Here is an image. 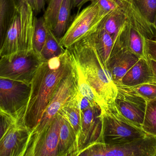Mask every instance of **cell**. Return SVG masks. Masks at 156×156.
<instances>
[{"instance_id": "obj_13", "label": "cell", "mask_w": 156, "mask_h": 156, "mask_svg": "<svg viewBox=\"0 0 156 156\" xmlns=\"http://www.w3.org/2000/svg\"><path fill=\"white\" fill-rule=\"evenodd\" d=\"M31 131L18 119L0 140V156H24Z\"/></svg>"}, {"instance_id": "obj_23", "label": "cell", "mask_w": 156, "mask_h": 156, "mask_svg": "<svg viewBox=\"0 0 156 156\" xmlns=\"http://www.w3.org/2000/svg\"><path fill=\"white\" fill-rule=\"evenodd\" d=\"M18 7L15 0H0V41L2 42Z\"/></svg>"}, {"instance_id": "obj_20", "label": "cell", "mask_w": 156, "mask_h": 156, "mask_svg": "<svg viewBox=\"0 0 156 156\" xmlns=\"http://www.w3.org/2000/svg\"><path fill=\"white\" fill-rule=\"evenodd\" d=\"M91 35L96 50L103 63L107 67V63L114 47V41L109 34L99 26Z\"/></svg>"}, {"instance_id": "obj_37", "label": "cell", "mask_w": 156, "mask_h": 156, "mask_svg": "<svg viewBox=\"0 0 156 156\" xmlns=\"http://www.w3.org/2000/svg\"><path fill=\"white\" fill-rule=\"evenodd\" d=\"M153 31L154 34V39L153 40H156V14L155 16V20L153 24Z\"/></svg>"}, {"instance_id": "obj_8", "label": "cell", "mask_w": 156, "mask_h": 156, "mask_svg": "<svg viewBox=\"0 0 156 156\" xmlns=\"http://www.w3.org/2000/svg\"><path fill=\"white\" fill-rule=\"evenodd\" d=\"M31 91V84L0 77V110L23 122Z\"/></svg>"}, {"instance_id": "obj_5", "label": "cell", "mask_w": 156, "mask_h": 156, "mask_svg": "<svg viewBox=\"0 0 156 156\" xmlns=\"http://www.w3.org/2000/svg\"><path fill=\"white\" fill-rule=\"evenodd\" d=\"M78 88V75L75 62L72 71L60 83L39 124L31 133L24 156H30L38 139L48 128L64 105L76 94Z\"/></svg>"}, {"instance_id": "obj_6", "label": "cell", "mask_w": 156, "mask_h": 156, "mask_svg": "<svg viewBox=\"0 0 156 156\" xmlns=\"http://www.w3.org/2000/svg\"><path fill=\"white\" fill-rule=\"evenodd\" d=\"M43 62L41 55L33 50L2 56L0 77L31 84Z\"/></svg>"}, {"instance_id": "obj_17", "label": "cell", "mask_w": 156, "mask_h": 156, "mask_svg": "<svg viewBox=\"0 0 156 156\" xmlns=\"http://www.w3.org/2000/svg\"><path fill=\"white\" fill-rule=\"evenodd\" d=\"M78 154L77 138L74 129L68 119L62 115L58 156H76Z\"/></svg>"}, {"instance_id": "obj_34", "label": "cell", "mask_w": 156, "mask_h": 156, "mask_svg": "<svg viewBox=\"0 0 156 156\" xmlns=\"http://www.w3.org/2000/svg\"><path fill=\"white\" fill-rule=\"evenodd\" d=\"M150 66L152 70V73H153V77H154V81L156 82V61L150 58H147Z\"/></svg>"}, {"instance_id": "obj_15", "label": "cell", "mask_w": 156, "mask_h": 156, "mask_svg": "<svg viewBox=\"0 0 156 156\" xmlns=\"http://www.w3.org/2000/svg\"><path fill=\"white\" fill-rule=\"evenodd\" d=\"M146 39L138 29L128 21L120 30L114 47L126 49L139 58L147 59L145 51Z\"/></svg>"}, {"instance_id": "obj_7", "label": "cell", "mask_w": 156, "mask_h": 156, "mask_svg": "<svg viewBox=\"0 0 156 156\" xmlns=\"http://www.w3.org/2000/svg\"><path fill=\"white\" fill-rule=\"evenodd\" d=\"M82 156H156V136L144 137L118 145L97 142L79 153Z\"/></svg>"}, {"instance_id": "obj_21", "label": "cell", "mask_w": 156, "mask_h": 156, "mask_svg": "<svg viewBox=\"0 0 156 156\" xmlns=\"http://www.w3.org/2000/svg\"><path fill=\"white\" fill-rule=\"evenodd\" d=\"M59 113L68 119L74 129L78 141L82 124V111L76 94L64 105Z\"/></svg>"}, {"instance_id": "obj_9", "label": "cell", "mask_w": 156, "mask_h": 156, "mask_svg": "<svg viewBox=\"0 0 156 156\" xmlns=\"http://www.w3.org/2000/svg\"><path fill=\"white\" fill-rule=\"evenodd\" d=\"M106 15L97 3L91 2L76 16L61 38V44L67 49L90 35L96 30Z\"/></svg>"}, {"instance_id": "obj_3", "label": "cell", "mask_w": 156, "mask_h": 156, "mask_svg": "<svg viewBox=\"0 0 156 156\" xmlns=\"http://www.w3.org/2000/svg\"><path fill=\"white\" fill-rule=\"evenodd\" d=\"M34 10L26 1L17 7L5 36L1 42L0 56L33 50Z\"/></svg>"}, {"instance_id": "obj_36", "label": "cell", "mask_w": 156, "mask_h": 156, "mask_svg": "<svg viewBox=\"0 0 156 156\" xmlns=\"http://www.w3.org/2000/svg\"><path fill=\"white\" fill-rule=\"evenodd\" d=\"M28 4L32 8L34 11L36 10V0H26Z\"/></svg>"}, {"instance_id": "obj_2", "label": "cell", "mask_w": 156, "mask_h": 156, "mask_svg": "<svg viewBox=\"0 0 156 156\" xmlns=\"http://www.w3.org/2000/svg\"><path fill=\"white\" fill-rule=\"evenodd\" d=\"M67 49L100 101L101 107L115 102L116 86L96 50L91 34Z\"/></svg>"}, {"instance_id": "obj_26", "label": "cell", "mask_w": 156, "mask_h": 156, "mask_svg": "<svg viewBox=\"0 0 156 156\" xmlns=\"http://www.w3.org/2000/svg\"><path fill=\"white\" fill-rule=\"evenodd\" d=\"M142 129L146 133L156 136V98L147 101Z\"/></svg>"}, {"instance_id": "obj_31", "label": "cell", "mask_w": 156, "mask_h": 156, "mask_svg": "<svg viewBox=\"0 0 156 156\" xmlns=\"http://www.w3.org/2000/svg\"><path fill=\"white\" fill-rule=\"evenodd\" d=\"M1 125H0V134L1 137L5 134L7 130L18 120L13 116L8 114L2 110H0Z\"/></svg>"}, {"instance_id": "obj_1", "label": "cell", "mask_w": 156, "mask_h": 156, "mask_svg": "<svg viewBox=\"0 0 156 156\" xmlns=\"http://www.w3.org/2000/svg\"><path fill=\"white\" fill-rule=\"evenodd\" d=\"M74 65L67 49L61 55L41 64L32 81L30 97L23 119L31 133L39 124L60 83Z\"/></svg>"}, {"instance_id": "obj_11", "label": "cell", "mask_w": 156, "mask_h": 156, "mask_svg": "<svg viewBox=\"0 0 156 156\" xmlns=\"http://www.w3.org/2000/svg\"><path fill=\"white\" fill-rule=\"evenodd\" d=\"M116 86L117 92L115 103L117 108L126 118L142 128L147 101L133 87L121 84Z\"/></svg>"}, {"instance_id": "obj_30", "label": "cell", "mask_w": 156, "mask_h": 156, "mask_svg": "<svg viewBox=\"0 0 156 156\" xmlns=\"http://www.w3.org/2000/svg\"><path fill=\"white\" fill-rule=\"evenodd\" d=\"M89 1L97 3L106 15L117 9L122 8L119 0H89Z\"/></svg>"}, {"instance_id": "obj_22", "label": "cell", "mask_w": 156, "mask_h": 156, "mask_svg": "<svg viewBox=\"0 0 156 156\" xmlns=\"http://www.w3.org/2000/svg\"><path fill=\"white\" fill-rule=\"evenodd\" d=\"M73 8L72 0H63L57 15V20L52 32L61 39L68 28L71 9Z\"/></svg>"}, {"instance_id": "obj_32", "label": "cell", "mask_w": 156, "mask_h": 156, "mask_svg": "<svg viewBox=\"0 0 156 156\" xmlns=\"http://www.w3.org/2000/svg\"><path fill=\"white\" fill-rule=\"evenodd\" d=\"M145 51L147 58L156 61V40L146 38Z\"/></svg>"}, {"instance_id": "obj_35", "label": "cell", "mask_w": 156, "mask_h": 156, "mask_svg": "<svg viewBox=\"0 0 156 156\" xmlns=\"http://www.w3.org/2000/svg\"><path fill=\"white\" fill-rule=\"evenodd\" d=\"M46 0H36V10L37 12H41L44 10Z\"/></svg>"}, {"instance_id": "obj_29", "label": "cell", "mask_w": 156, "mask_h": 156, "mask_svg": "<svg viewBox=\"0 0 156 156\" xmlns=\"http://www.w3.org/2000/svg\"><path fill=\"white\" fill-rule=\"evenodd\" d=\"M133 88L147 101L156 98V82L153 81L139 85Z\"/></svg>"}, {"instance_id": "obj_24", "label": "cell", "mask_w": 156, "mask_h": 156, "mask_svg": "<svg viewBox=\"0 0 156 156\" xmlns=\"http://www.w3.org/2000/svg\"><path fill=\"white\" fill-rule=\"evenodd\" d=\"M66 49L61 43V39L57 38L52 31L49 30L46 42L41 53L43 61H47L63 54Z\"/></svg>"}, {"instance_id": "obj_28", "label": "cell", "mask_w": 156, "mask_h": 156, "mask_svg": "<svg viewBox=\"0 0 156 156\" xmlns=\"http://www.w3.org/2000/svg\"><path fill=\"white\" fill-rule=\"evenodd\" d=\"M76 66L78 75V92L82 96L90 100L91 103L94 104H98L101 106V103L92 87L85 79L79 67L76 65Z\"/></svg>"}, {"instance_id": "obj_18", "label": "cell", "mask_w": 156, "mask_h": 156, "mask_svg": "<svg viewBox=\"0 0 156 156\" xmlns=\"http://www.w3.org/2000/svg\"><path fill=\"white\" fill-rule=\"evenodd\" d=\"M153 81V73L147 59L140 58L122 77L120 84L134 87Z\"/></svg>"}, {"instance_id": "obj_12", "label": "cell", "mask_w": 156, "mask_h": 156, "mask_svg": "<svg viewBox=\"0 0 156 156\" xmlns=\"http://www.w3.org/2000/svg\"><path fill=\"white\" fill-rule=\"evenodd\" d=\"M81 111L82 124L77 141L79 154L93 144L102 142V107L96 104Z\"/></svg>"}, {"instance_id": "obj_4", "label": "cell", "mask_w": 156, "mask_h": 156, "mask_svg": "<svg viewBox=\"0 0 156 156\" xmlns=\"http://www.w3.org/2000/svg\"><path fill=\"white\" fill-rule=\"evenodd\" d=\"M102 108L103 143L120 145L144 137L147 135L142 128L137 126L120 113L115 102L106 104Z\"/></svg>"}, {"instance_id": "obj_33", "label": "cell", "mask_w": 156, "mask_h": 156, "mask_svg": "<svg viewBox=\"0 0 156 156\" xmlns=\"http://www.w3.org/2000/svg\"><path fill=\"white\" fill-rule=\"evenodd\" d=\"M87 2H89V0H72L73 8H77L79 11L84 4Z\"/></svg>"}, {"instance_id": "obj_19", "label": "cell", "mask_w": 156, "mask_h": 156, "mask_svg": "<svg viewBox=\"0 0 156 156\" xmlns=\"http://www.w3.org/2000/svg\"><path fill=\"white\" fill-rule=\"evenodd\" d=\"M128 21L126 12L121 8L106 15L98 26L105 29L109 34L115 43L120 30Z\"/></svg>"}, {"instance_id": "obj_16", "label": "cell", "mask_w": 156, "mask_h": 156, "mask_svg": "<svg viewBox=\"0 0 156 156\" xmlns=\"http://www.w3.org/2000/svg\"><path fill=\"white\" fill-rule=\"evenodd\" d=\"M140 59L126 49L113 47L106 66L115 84L120 83L122 77Z\"/></svg>"}, {"instance_id": "obj_14", "label": "cell", "mask_w": 156, "mask_h": 156, "mask_svg": "<svg viewBox=\"0 0 156 156\" xmlns=\"http://www.w3.org/2000/svg\"><path fill=\"white\" fill-rule=\"evenodd\" d=\"M62 115L58 113L35 143L30 156H58Z\"/></svg>"}, {"instance_id": "obj_27", "label": "cell", "mask_w": 156, "mask_h": 156, "mask_svg": "<svg viewBox=\"0 0 156 156\" xmlns=\"http://www.w3.org/2000/svg\"><path fill=\"white\" fill-rule=\"evenodd\" d=\"M63 0H49L47 9L44 15L48 28L53 30L56 23L57 15Z\"/></svg>"}, {"instance_id": "obj_38", "label": "cell", "mask_w": 156, "mask_h": 156, "mask_svg": "<svg viewBox=\"0 0 156 156\" xmlns=\"http://www.w3.org/2000/svg\"><path fill=\"white\" fill-rule=\"evenodd\" d=\"M15 2H16V4L17 6H19V5H21L23 2H24L26 1V0H15Z\"/></svg>"}, {"instance_id": "obj_10", "label": "cell", "mask_w": 156, "mask_h": 156, "mask_svg": "<svg viewBox=\"0 0 156 156\" xmlns=\"http://www.w3.org/2000/svg\"><path fill=\"white\" fill-rule=\"evenodd\" d=\"M128 20L147 39H154L156 0H119Z\"/></svg>"}, {"instance_id": "obj_25", "label": "cell", "mask_w": 156, "mask_h": 156, "mask_svg": "<svg viewBox=\"0 0 156 156\" xmlns=\"http://www.w3.org/2000/svg\"><path fill=\"white\" fill-rule=\"evenodd\" d=\"M49 30L43 17L35 18L33 36V50L40 55L47 40Z\"/></svg>"}]
</instances>
